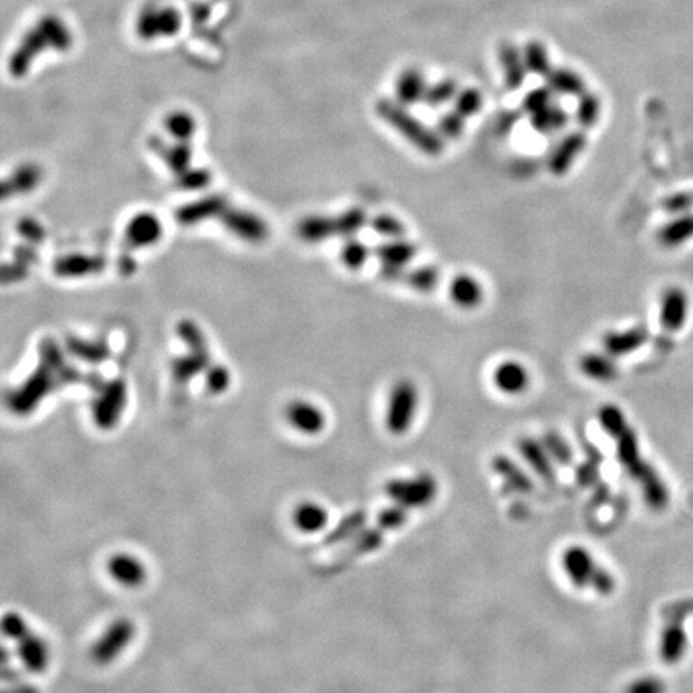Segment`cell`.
Segmentation results:
<instances>
[{
    "instance_id": "23",
    "label": "cell",
    "mask_w": 693,
    "mask_h": 693,
    "mask_svg": "<svg viewBox=\"0 0 693 693\" xmlns=\"http://www.w3.org/2000/svg\"><path fill=\"white\" fill-rule=\"evenodd\" d=\"M647 341H649V331L641 326H635L618 333L616 331L608 333L602 339V345L610 357L620 358L639 351Z\"/></svg>"
},
{
    "instance_id": "27",
    "label": "cell",
    "mask_w": 693,
    "mask_h": 693,
    "mask_svg": "<svg viewBox=\"0 0 693 693\" xmlns=\"http://www.w3.org/2000/svg\"><path fill=\"white\" fill-rule=\"evenodd\" d=\"M579 371L596 382H612L618 378V365L608 353L589 351L579 358Z\"/></svg>"
},
{
    "instance_id": "54",
    "label": "cell",
    "mask_w": 693,
    "mask_h": 693,
    "mask_svg": "<svg viewBox=\"0 0 693 693\" xmlns=\"http://www.w3.org/2000/svg\"><path fill=\"white\" fill-rule=\"evenodd\" d=\"M230 372L225 366H209L205 369V386L211 394H223L230 386Z\"/></svg>"
},
{
    "instance_id": "2",
    "label": "cell",
    "mask_w": 693,
    "mask_h": 693,
    "mask_svg": "<svg viewBox=\"0 0 693 693\" xmlns=\"http://www.w3.org/2000/svg\"><path fill=\"white\" fill-rule=\"evenodd\" d=\"M73 45V34L59 16H44L23 36L8 59V71L22 79L30 73L34 59L45 50L66 51Z\"/></svg>"
},
{
    "instance_id": "37",
    "label": "cell",
    "mask_w": 693,
    "mask_h": 693,
    "mask_svg": "<svg viewBox=\"0 0 693 693\" xmlns=\"http://www.w3.org/2000/svg\"><path fill=\"white\" fill-rule=\"evenodd\" d=\"M597 423L600 429L606 432L613 440L629 427L628 419L625 416L623 409L613 403L602 405L597 411Z\"/></svg>"
},
{
    "instance_id": "46",
    "label": "cell",
    "mask_w": 693,
    "mask_h": 693,
    "mask_svg": "<svg viewBox=\"0 0 693 693\" xmlns=\"http://www.w3.org/2000/svg\"><path fill=\"white\" fill-rule=\"evenodd\" d=\"M598 116H600V102L597 96L583 94L577 106L578 124L583 129H591L592 125L597 123Z\"/></svg>"
},
{
    "instance_id": "47",
    "label": "cell",
    "mask_w": 693,
    "mask_h": 693,
    "mask_svg": "<svg viewBox=\"0 0 693 693\" xmlns=\"http://www.w3.org/2000/svg\"><path fill=\"white\" fill-rule=\"evenodd\" d=\"M458 94V86L452 79H445V81H440L435 86L427 88L425 96H424V103L429 105L432 108H438L442 105L452 100Z\"/></svg>"
},
{
    "instance_id": "25",
    "label": "cell",
    "mask_w": 693,
    "mask_h": 693,
    "mask_svg": "<svg viewBox=\"0 0 693 693\" xmlns=\"http://www.w3.org/2000/svg\"><path fill=\"white\" fill-rule=\"evenodd\" d=\"M16 643H18V658L28 671L41 674L47 670L50 655L42 637L32 634L30 631L23 635L22 639H18Z\"/></svg>"
},
{
    "instance_id": "32",
    "label": "cell",
    "mask_w": 693,
    "mask_h": 693,
    "mask_svg": "<svg viewBox=\"0 0 693 693\" xmlns=\"http://www.w3.org/2000/svg\"><path fill=\"white\" fill-rule=\"evenodd\" d=\"M297 233L306 242H320L337 236L336 217L310 215L300 222Z\"/></svg>"
},
{
    "instance_id": "63",
    "label": "cell",
    "mask_w": 693,
    "mask_h": 693,
    "mask_svg": "<svg viewBox=\"0 0 693 693\" xmlns=\"http://www.w3.org/2000/svg\"><path fill=\"white\" fill-rule=\"evenodd\" d=\"M517 123V116L515 114H506V116L501 117V121H499V131L503 129V131H509L511 129L512 125L515 124Z\"/></svg>"
},
{
    "instance_id": "18",
    "label": "cell",
    "mask_w": 693,
    "mask_h": 693,
    "mask_svg": "<svg viewBox=\"0 0 693 693\" xmlns=\"http://www.w3.org/2000/svg\"><path fill=\"white\" fill-rule=\"evenodd\" d=\"M493 384L504 395L524 394L530 388V372L515 360H507L495 368Z\"/></svg>"
},
{
    "instance_id": "5",
    "label": "cell",
    "mask_w": 693,
    "mask_h": 693,
    "mask_svg": "<svg viewBox=\"0 0 693 693\" xmlns=\"http://www.w3.org/2000/svg\"><path fill=\"white\" fill-rule=\"evenodd\" d=\"M376 111L382 121H386L390 127L402 135L403 139L408 141L409 145L415 146L417 151L437 158L443 153V139L440 133L432 131L431 127L423 124L419 119L411 116L408 111L405 110L402 103L394 102V100H379L376 105Z\"/></svg>"
},
{
    "instance_id": "45",
    "label": "cell",
    "mask_w": 693,
    "mask_h": 693,
    "mask_svg": "<svg viewBox=\"0 0 693 693\" xmlns=\"http://www.w3.org/2000/svg\"><path fill=\"white\" fill-rule=\"evenodd\" d=\"M369 223L376 233L388 238V240H398V238H405V234H406L405 223L392 214H386V212L378 214L372 217Z\"/></svg>"
},
{
    "instance_id": "49",
    "label": "cell",
    "mask_w": 693,
    "mask_h": 693,
    "mask_svg": "<svg viewBox=\"0 0 693 693\" xmlns=\"http://www.w3.org/2000/svg\"><path fill=\"white\" fill-rule=\"evenodd\" d=\"M525 59L526 68L532 73L540 74V76L546 78L552 71L551 63H549L548 51L541 44L533 42V44L528 45L526 47Z\"/></svg>"
},
{
    "instance_id": "13",
    "label": "cell",
    "mask_w": 693,
    "mask_h": 693,
    "mask_svg": "<svg viewBox=\"0 0 693 693\" xmlns=\"http://www.w3.org/2000/svg\"><path fill=\"white\" fill-rule=\"evenodd\" d=\"M688 297L687 292L672 286L666 289L660 302V324L668 333H678L684 328L688 316Z\"/></svg>"
},
{
    "instance_id": "58",
    "label": "cell",
    "mask_w": 693,
    "mask_h": 693,
    "mask_svg": "<svg viewBox=\"0 0 693 693\" xmlns=\"http://www.w3.org/2000/svg\"><path fill=\"white\" fill-rule=\"evenodd\" d=\"M2 628H4L5 635H8L14 641H18L26 633H30L26 621L23 620L18 613H7L4 616V620H2Z\"/></svg>"
},
{
    "instance_id": "9",
    "label": "cell",
    "mask_w": 693,
    "mask_h": 693,
    "mask_svg": "<svg viewBox=\"0 0 693 693\" xmlns=\"http://www.w3.org/2000/svg\"><path fill=\"white\" fill-rule=\"evenodd\" d=\"M127 403V388L121 379L111 380L100 386V397L94 405V421L102 431H111L116 427L119 417Z\"/></svg>"
},
{
    "instance_id": "59",
    "label": "cell",
    "mask_w": 693,
    "mask_h": 693,
    "mask_svg": "<svg viewBox=\"0 0 693 693\" xmlns=\"http://www.w3.org/2000/svg\"><path fill=\"white\" fill-rule=\"evenodd\" d=\"M18 232L26 242H39L44 240L45 232L42 225L32 219H24L18 225Z\"/></svg>"
},
{
    "instance_id": "35",
    "label": "cell",
    "mask_w": 693,
    "mask_h": 693,
    "mask_svg": "<svg viewBox=\"0 0 693 693\" xmlns=\"http://www.w3.org/2000/svg\"><path fill=\"white\" fill-rule=\"evenodd\" d=\"M546 79L549 82V88L555 94H561V96H583L584 90H586L583 79L569 69H552L546 76Z\"/></svg>"
},
{
    "instance_id": "50",
    "label": "cell",
    "mask_w": 693,
    "mask_h": 693,
    "mask_svg": "<svg viewBox=\"0 0 693 693\" xmlns=\"http://www.w3.org/2000/svg\"><path fill=\"white\" fill-rule=\"evenodd\" d=\"M483 105V96L477 88H466L456 96L454 110L458 111L462 116L468 117L477 114Z\"/></svg>"
},
{
    "instance_id": "55",
    "label": "cell",
    "mask_w": 693,
    "mask_h": 693,
    "mask_svg": "<svg viewBox=\"0 0 693 693\" xmlns=\"http://www.w3.org/2000/svg\"><path fill=\"white\" fill-rule=\"evenodd\" d=\"M382 543H384V530L379 526L368 528L365 532L360 533L358 540H355L353 549L357 551L358 554H366V552L376 551Z\"/></svg>"
},
{
    "instance_id": "17",
    "label": "cell",
    "mask_w": 693,
    "mask_h": 693,
    "mask_svg": "<svg viewBox=\"0 0 693 693\" xmlns=\"http://www.w3.org/2000/svg\"><path fill=\"white\" fill-rule=\"evenodd\" d=\"M518 452L532 468L533 472L541 477L544 482H552L555 477L554 460L549 454L548 448L543 440L524 437L518 440Z\"/></svg>"
},
{
    "instance_id": "42",
    "label": "cell",
    "mask_w": 693,
    "mask_h": 693,
    "mask_svg": "<svg viewBox=\"0 0 693 693\" xmlns=\"http://www.w3.org/2000/svg\"><path fill=\"white\" fill-rule=\"evenodd\" d=\"M368 223V215L361 207H351L336 217L337 236L351 240Z\"/></svg>"
},
{
    "instance_id": "44",
    "label": "cell",
    "mask_w": 693,
    "mask_h": 693,
    "mask_svg": "<svg viewBox=\"0 0 693 693\" xmlns=\"http://www.w3.org/2000/svg\"><path fill=\"white\" fill-rule=\"evenodd\" d=\"M543 443L548 448L549 454L552 456V460L561 466H570L573 462V451H571V446L569 445V442L555 431H548L543 435Z\"/></svg>"
},
{
    "instance_id": "52",
    "label": "cell",
    "mask_w": 693,
    "mask_h": 693,
    "mask_svg": "<svg viewBox=\"0 0 693 693\" xmlns=\"http://www.w3.org/2000/svg\"><path fill=\"white\" fill-rule=\"evenodd\" d=\"M177 333H178V337L182 339L183 342L190 347V351H207V342H205V336H203L201 329L197 328L196 323H191L190 320H183L182 323H178Z\"/></svg>"
},
{
    "instance_id": "61",
    "label": "cell",
    "mask_w": 693,
    "mask_h": 693,
    "mask_svg": "<svg viewBox=\"0 0 693 693\" xmlns=\"http://www.w3.org/2000/svg\"><path fill=\"white\" fill-rule=\"evenodd\" d=\"M380 275L386 278L388 281H398V279H405L406 271L402 267H392V265H380Z\"/></svg>"
},
{
    "instance_id": "33",
    "label": "cell",
    "mask_w": 693,
    "mask_h": 693,
    "mask_svg": "<svg viewBox=\"0 0 693 693\" xmlns=\"http://www.w3.org/2000/svg\"><path fill=\"white\" fill-rule=\"evenodd\" d=\"M209 351H193L187 357L177 358L172 363V371L177 382H188L197 372L205 371L209 368Z\"/></svg>"
},
{
    "instance_id": "41",
    "label": "cell",
    "mask_w": 693,
    "mask_h": 693,
    "mask_svg": "<svg viewBox=\"0 0 693 693\" xmlns=\"http://www.w3.org/2000/svg\"><path fill=\"white\" fill-rule=\"evenodd\" d=\"M166 131L170 133V137L178 141H191L196 133V121L191 116L190 113L185 111H176L170 113L166 117Z\"/></svg>"
},
{
    "instance_id": "48",
    "label": "cell",
    "mask_w": 693,
    "mask_h": 693,
    "mask_svg": "<svg viewBox=\"0 0 693 693\" xmlns=\"http://www.w3.org/2000/svg\"><path fill=\"white\" fill-rule=\"evenodd\" d=\"M409 511L398 504L386 507L378 515V526L384 532H395L400 530L408 522Z\"/></svg>"
},
{
    "instance_id": "29",
    "label": "cell",
    "mask_w": 693,
    "mask_h": 693,
    "mask_svg": "<svg viewBox=\"0 0 693 693\" xmlns=\"http://www.w3.org/2000/svg\"><path fill=\"white\" fill-rule=\"evenodd\" d=\"M427 84L424 79L423 74L416 69H408L398 76L395 82V92H397V100L402 103L403 106L408 105H416L424 102V96L427 92Z\"/></svg>"
},
{
    "instance_id": "57",
    "label": "cell",
    "mask_w": 693,
    "mask_h": 693,
    "mask_svg": "<svg viewBox=\"0 0 693 693\" xmlns=\"http://www.w3.org/2000/svg\"><path fill=\"white\" fill-rule=\"evenodd\" d=\"M211 183V174L205 169H188L178 176V185L183 190H201Z\"/></svg>"
},
{
    "instance_id": "14",
    "label": "cell",
    "mask_w": 693,
    "mask_h": 693,
    "mask_svg": "<svg viewBox=\"0 0 693 693\" xmlns=\"http://www.w3.org/2000/svg\"><path fill=\"white\" fill-rule=\"evenodd\" d=\"M286 419L292 429L304 435H318L326 427V415L315 403L296 400L286 408Z\"/></svg>"
},
{
    "instance_id": "26",
    "label": "cell",
    "mask_w": 693,
    "mask_h": 693,
    "mask_svg": "<svg viewBox=\"0 0 693 693\" xmlns=\"http://www.w3.org/2000/svg\"><path fill=\"white\" fill-rule=\"evenodd\" d=\"M292 524L299 532L315 534L324 530L329 524V512L322 504L306 501L292 512Z\"/></svg>"
},
{
    "instance_id": "6",
    "label": "cell",
    "mask_w": 693,
    "mask_h": 693,
    "mask_svg": "<svg viewBox=\"0 0 693 693\" xmlns=\"http://www.w3.org/2000/svg\"><path fill=\"white\" fill-rule=\"evenodd\" d=\"M419 408V390L413 380L400 379L395 382L388 394V408L384 416V425L388 433L402 437L408 433L416 421Z\"/></svg>"
},
{
    "instance_id": "7",
    "label": "cell",
    "mask_w": 693,
    "mask_h": 693,
    "mask_svg": "<svg viewBox=\"0 0 693 693\" xmlns=\"http://www.w3.org/2000/svg\"><path fill=\"white\" fill-rule=\"evenodd\" d=\"M384 491L394 504L413 511L424 509L435 501L438 497V482L429 472H421L411 477H397L388 480Z\"/></svg>"
},
{
    "instance_id": "53",
    "label": "cell",
    "mask_w": 693,
    "mask_h": 693,
    "mask_svg": "<svg viewBox=\"0 0 693 693\" xmlns=\"http://www.w3.org/2000/svg\"><path fill=\"white\" fill-rule=\"evenodd\" d=\"M551 105H552V90L551 88H534L532 92H528L524 98V111L530 116L546 110Z\"/></svg>"
},
{
    "instance_id": "3",
    "label": "cell",
    "mask_w": 693,
    "mask_h": 693,
    "mask_svg": "<svg viewBox=\"0 0 693 693\" xmlns=\"http://www.w3.org/2000/svg\"><path fill=\"white\" fill-rule=\"evenodd\" d=\"M615 442L616 458L629 477L641 487L647 506L655 511L664 509L670 503V489L664 485L657 469L653 468L649 460H643L634 429L629 425L626 431L615 438Z\"/></svg>"
},
{
    "instance_id": "31",
    "label": "cell",
    "mask_w": 693,
    "mask_h": 693,
    "mask_svg": "<svg viewBox=\"0 0 693 693\" xmlns=\"http://www.w3.org/2000/svg\"><path fill=\"white\" fill-rule=\"evenodd\" d=\"M693 238V215H680L658 232V242L663 248L674 249Z\"/></svg>"
},
{
    "instance_id": "8",
    "label": "cell",
    "mask_w": 693,
    "mask_h": 693,
    "mask_svg": "<svg viewBox=\"0 0 693 693\" xmlns=\"http://www.w3.org/2000/svg\"><path fill=\"white\" fill-rule=\"evenodd\" d=\"M135 637V625L127 618L113 621L90 650L92 660L98 664H110L124 652Z\"/></svg>"
},
{
    "instance_id": "4",
    "label": "cell",
    "mask_w": 693,
    "mask_h": 693,
    "mask_svg": "<svg viewBox=\"0 0 693 693\" xmlns=\"http://www.w3.org/2000/svg\"><path fill=\"white\" fill-rule=\"evenodd\" d=\"M561 565L577 589H592L600 597H608L616 589V578L612 571L600 565L591 551L584 546L571 544L565 549Z\"/></svg>"
},
{
    "instance_id": "19",
    "label": "cell",
    "mask_w": 693,
    "mask_h": 693,
    "mask_svg": "<svg viewBox=\"0 0 693 693\" xmlns=\"http://www.w3.org/2000/svg\"><path fill=\"white\" fill-rule=\"evenodd\" d=\"M448 296L460 310H475L477 306L482 305L485 291L477 278L469 273H460L452 278L448 286Z\"/></svg>"
},
{
    "instance_id": "1",
    "label": "cell",
    "mask_w": 693,
    "mask_h": 693,
    "mask_svg": "<svg viewBox=\"0 0 693 693\" xmlns=\"http://www.w3.org/2000/svg\"><path fill=\"white\" fill-rule=\"evenodd\" d=\"M41 363L36 371L32 372L30 379L10 397V408L16 415H30L39 403L42 402L45 395L59 386L73 384L81 379L79 371L68 365L61 355L59 345L51 339H45L39 347Z\"/></svg>"
},
{
    "instance_id": "16",
    "label": "cell",
    "mask_w": 693,
    "mask_h": 693,
    "mask_svg": "<svg viewBox=\"0 0 693 693\" xmlns=\"http://www.w3.org/2000/svg\"><path fill=\"white\" fill-rule=\"evenodd\" d=\"M162 223L150 212H140L125 226V242L131 248H150L162 238Z\"/></svg>"
},
{
    "instance_id": "11",
    "label": "cell",
    "mask_w": 693,
    "mask_h": 693,
    "mask_svg": "<svg viewBox=\"0 0 693 693\" xmlns=\"http://www.w3.org/2000/svg\"><path fill=\"white\" fill-rule=\"evenodd\" d=\"M226 230L240 240L249 242H260L269 236V226L252 212L242 211L236 207H226L219 217Z\"/></svg>"
},
{
    "instance_id": "56",
    "label": "cell",
    "mask_w": 693,
    "mask_h": 693,
    "mask_svg": "<svg viewBox=\"0 0 693 693\" xmlns=\"http://www.w3.org/2000/svg\"><path fill=\"white\" fill-rule=\"evenodd\" d=\"M625 693H666V684L658 676H643L629 682Z\"/></svg>"
},
{
    "instance_id": "15",
    "label": "cell",
    "mask_w": 693,
    "mask_h": 693,
    "mask_svg": "<svg viewBox=\"0 0 693 693\" xmlns=\"http://www.w3.org/2000/svg\"><path fill=\"white\" fill-rule=\"evenodd\" d=\"M588 139L583 132H571L562 141L555 146L548 158V170L554 177L569 174L579 154L583 153Z\"/></svg>"
},
{
    "instance_id": "34",
    "label": "cell",
    "mask_w": 693,
    "mask_h": 693,
    "mask_svg": "<svg viewBox=\"0 0 693 693\" xmlns=\"http://www.w3.org/2000/svg\"><path fill=\"white\" fill-rule=\"evenodd\" d=\"M499 59L503 63L504 78L507 87L515 90L524 84L525 79V66L518 57L517 50L511 44H504L499 49Z\"/></svg>"
},
{
    "instance_id": "21",
    "label": "cell",
    "mask_w": 693,
    "mask_h": 693,
    "mask_svg": "<svg viewBox=\"0 0 693 693\" xmlns=\"http://www.w3.org/2000/svg\"><path fill=\"white\" fill-rule=\"evenodd\" d=\"M108 573L124 588H139L146 581L145 563L132 554L113 555L108 561Z\"/></svg>"
},
{
    "instance_id": "62",
    "label": "cell",
    "mask_w": 693,
    "mask_h": 693,
    "mask_svg": "<svg viewBox=\"0 0 693 693\" xmlns=\"http://www.w3.org/2000/svg\"><path fill=\"white\" fill-rule=\"evenodd\" d=\"M119 269L124 273V275H131L132 271L135 270V263L132 260L131 256H123L119 259Z\"/></svg>"
},
{
    "instance_id": "39",
    "label": "cell",
    "mask_w": 693,
    "mask_h": 693,
    "mask_svg": "<svg viewBox=\"0 0 693 693\" xmlns=\"http://www.w3.org/2000/svg\"><path fill=\"white\" fill-rule=\"evenodd\" d=\"M41 169L34 164H26L16 170L14 176L4 183V195L8 196L10 193H28V191L36 188L37 183L41 182Z\"/></svg>"
},
{
    "instance_id": "38",
    "label": "cell",
    "mask_w": 693,
    "mask_h": 693,
    "mask_svg": "<svg viewBox=\"0 0 693 693\" xmlns=\"http://www.w3.org/2000/svg\"><path fill=\"white\" fill-rule=\"evenodd\" d=\"M569 124V114L561 106L551 105L546 110L540 111L532 116L533 129L540 133H554L562 131Z\"/></svg>"
},
{
    "instance_id": "51",
    "label": "cell",
    "mask_w": 693,
    "mask_h": 693,
    "mask_svg": "<svg viewBox=\"0 0 693 693\" xmlns=\"http://www.w3.org/2000/svg\"><path fill=\"white\" fill-rule=\"evenodd\" d=\"M464 125H466V117L454 110L440 117L437 132L442 139L456 140L462 135Z\"/></svg>"
},
{
    "instance_id": "36",
    "label": "cell",
    "mask_w": 693,
    "mask_h": 693,
    "mask_svg": "<svg viewBox=\"0 0 693 693\" xmlns=\"http://www.w3.org/2000/svg\"><path fill=\"white\" fill-rule=\"evenodd\" d=\"M68 351H71L74 357L81 358L82 361L87 363H102L110 355L106 343L84 341L79 337H68Z\"/></svg>"
},
{
    "instance_id": "10",
    "label": "cell",
    "mask_w": 693,
    "mask_h": 693,
    "mask_svg": "<svg viewBox=\"0 0 693 693\" xmlns=\"http://www.w3.org/2000/svg\"><path fill=\"white\" fill-rule=\"evenodd\" d=\"M182 26V16L176 8H150L137 20V34L143 41L174 36Z\"/></svg>"
},
{
    "instance_id": "12",
    "label": "cell",
    "mask_w": 693,
    "mask_h": 693,
    "mask_svg": "<svg viewBox=\"0 0 693 693\" xmlns=\"http://www.w3.org/2000/svg\"><path fill=\"white\" fill-rule=\"evenodd\" d=\"M687 643L688 637L684 626V615H674L671 620L666 621L660 634L658 653L661 661L666 664H678L686 655Z\"/></svg>"
},
{
    "instance_id": "22",
    "label": "cell",
    "mask_w": 693,
    "mask_h": 693,
    "mask_svg": "<svg viewBox=\"0 0 693 693\" xmlns=\"http://www.w3.org/2000/svg\"><path fill=\"white\" fill-rule=\"evenodd\" d=\"M148 145L153 150L154 153L161 158L162 161L168 164V168L176 174L177 177L182 176L190 168L191 151L190 141H178L176 140L174 145H168L161 137H151L148 140Z\"/></svg>"
},
{
    "instance_id": "20",
    "label": "cell",
    "mask_w": 693,
    "mask_h": 693,
    "mask_svg": "<svg viewBox=\"0 0 693 693\" xmlns=\"http://www.w3.org/2000/svg\"><path fill=\"white\" fill-rule=\"evenodd\" d=\"M228 207L225 196L211 195L193 201L190 205H183L176 214V219L182 225H196L207 219H219L222 212Z\"/></svg>"
},
{
    "instance_id": "43",
    "label": "cell",
    "mask_w": 693,
    "mask_h": 693,
    "mask_svg": "<svg viewBox=\"0 0 693 693\" xmlns=\"http://www.w3.org/2000/svg\"><path fill=\"white\" fill-rule=\"evenodd\" d=\"M369 259V249L365 242H358L355 238L347 240L341 249V260L343 267L351 271H358L365 267V263Z\"/></svg>"
},
{
    "instance_id": "60",
    "label": "cell",
    "mask_w": 693,
    "mask_h": 693,
    "mask_svg": "<svg viewBox=\"0 0 693 693\" xmlns=\"http://www.w3.org/2000/svg\"><path fill=\"white\" fill-rule=\"evenodd\" d=\"M693 205V195L690 193H678V195H672L664 201V209L672 214H679V212H686L690 205Z\"/></svg>"
},
{
    "instance_id": "40",
    "label": "cell",
    "mask_w": 693,
    "mask_h": 693,
    "mask_svg": "<svg viewBox=\"0 0 693 693\" xmlns=\"http://www.w3.org/2000/svg\"><path fill=\"white\" fill-rule=\"evenodd\" d=\"M405 283L416 292L435 291L440 285V271L432 265H421L413 270L406 271Z\"/></svg>"
},
{
    "instance_id": "28",
    "label": "cell",
    "mask_w": 693,
    "mask_h": 693,
    "mask_svg": "<svg viewBox=\"0 0 693 693\" xmlns=\"http://www.w3.org/2000/svg\"><path fill=\"white\" fill-rule=\"evenodd\" d=\"M416 254V244L406 242L405 238L388 240L376 249V256L379 259L380 265H392V267H402V269H405L409 262H413Z\"/></svg>"
},
{
    "instance_id": "24",
    "label": "cell",
    "mask_w": 693,
    "mask_h": 693,
    "mask_svg": "<svg viewBox=\"0 0 693 693\" xmlns=\"http://www.w3.org/2000/svg\"><path fill=\"white\" fill-rule=\"evenodd\" d=\"M106 260L100 256L69 254L61 256L53 263V273L61 278H82L105 270Z\"/></svg>"
},
{
    "instance_id": "30",
    "label": "cell",
    "mask_w": 693,
    "mask_h": 693,
    "mask_svg": "<svg viewBox=\"0 0 693 693\" xmlns=\"http://www.w3.org/2000/svg\"><path fill=\"white\" fill-rule=\"evenodd\" d=\"M493 470L497 472L504 482L507 483L512 489L520 491V493H530L533 489L532 479L524 472V469L518 466L517 462H514L511 458L504 456V454H497L495 456V460L491 462Z\"/></svg>"
}]
</instances>
